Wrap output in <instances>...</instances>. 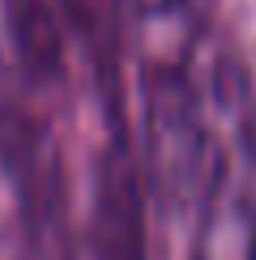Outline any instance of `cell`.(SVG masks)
Masks as SVG:
<instances>
[{"instance_id":"obj_1","label":"cell","mask_w":256,"mask_h":260,"mask_svg":"<svg viewBox=\"0 0 256 260\" xmlns=\"http://www.w3.org/2000/svg\"><path fill=\"white\" fill-rule=\"evenodd\" d=\"M94 256L99 260H145L141 235V162L128 154V141L115 137L103 158V183L94 205Z\"/></svg>"},{"instance_id":"obj_2","label":"cell","mask_w":256,"mask_h":260,"mask_svg":"<svg viewBox=\"0 0 256 260\" xmlns=\"http://www.w3.org/2000/svg\"><path fill=\"white\" fill-rule=\"evenodd\" d=\"M141 5H149V0H141Z\"/></svg>"}]
</instances>
